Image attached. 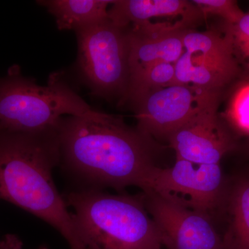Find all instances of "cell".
I'll return each instance as SVG.
<instances>
[{
	"instance_id": "1",
	"label": "cell",
	"mask_w": 249,
	"mask_h": 249,
	"mask_svg": "<svg viewBox=\"0 0 249 249\" xmlns=\"http://www.w3.org/2000/svg\"><path fill=\"white\" fill-rule=\"evenodd\" d=\"M60 160L95 186L142 191L157 165L154 141L121 118L93 109L62 118L58 130Z\"/></svg>"
},
{
	"instance_id": "2",
	"label": "cell",
	"mask_w": 249,
	"mask_h": 249,
	"mask_svg": "<svg viewBox=\"0 0 249 249\" xmlns=\"http://www.w3.org/2000/svg\"><path fill=\"white\" fill-rule=\"evenodd\" d=\"M57 130L37 134L0 131V198L48 223L73 249L74 222L52 177L60 161Z\"/></svg>"
},
{
	"instance_id": "3",
	"label": "cell",
	"mask_w": 249,
	"mask_h": 249,
	"mask_svg": "<svg viewBox=\"0 0 249 249\" xmlns=\"http://www.w3.org/2000/svg\"><path fill=\"white\" fill-rule=\"evenodd\" d=\"M76 229L73 249H162L161 237L141 195L89 188L65 196Z\"/></svg>"
},
{
	"instance_id": "4",
	"label": "cell",
	"mask_w": 249,
	"mask_h": 249,
	"mask_svg": "<svg viewBox=\"0 0 249 249\" xmlns=\"http://www.w3.org/2000/svg\"><path fill=\"white\" fill-rule=\"evenodd\" d=\"M93 109L56 73L47 85L23 76L17 66L0 78V131L48 133L58 129L65 116L85 115Z\"/></svg>"
},
{
	"instance_id": "5",
	"label": "cell",
	"mask_w": 249,
	"mask_h": 249,
	"mask_svg": "<svg viewBox=\"0 0 249 249\" xmlns=\"http://www.w3.org/2000/svg\"><path fill=\"white\" fill-rule=\"evenodd\" d=\"M75 33L78 68L91 94L125 104L131 76L127 29L107 18Z\"/></svg>"
},
{
	"instance_id": "6",
	"label": "cell",
	"mask_w": 249,
	"mask_h": 249,
	"mask_svg": "<svg viewBox=\"0 0 249 249\" xmlns=\"http://www.w3.org/2000/svg\"><path fill=\"white\" fill-rule=\"evenodd\" d=\"M183 42L184 51L175 64L174 83L222 93L238 75L235 42L229 31L222 36L213 31L188 29Z\"/></svg>"
},
{
	"instance_id": "7",
	"label": "cell",
	"mask_w": 249,
	"mask_h": 249,
	"mask_svg": "<svg viewBox=\"0 0 249 249\" xmlns=\"http://www.w3.org/2000/svg\"><path fill=\"white\" fill-rule=\"evenodd\" d=\"M222 93L190 85L173 84L150 90L129 100L137 127L152 141H165Z\"/></svg>"
},
{
	"instance_id": "8",
	"label": "cell",
	"mask_w": 249,
	"mask_h": 249,
	"mask_svg": "<svg viewBox=\"0 0 249 249\" xmlns=\"http://www.w3.org/2000/svg\"><path fill=\"white\" fill-rule=\"evenodd\" d=\"M146 191L208 215L224 202L227 193L220 164H197L178 158L170 168H154L142 191Z\"/></svg>"
},
{
	"instance_id": "9",
	"label": "cell",
	"mask_w": 249,
	"mask_h": 249,
	"mask_svg": "<svg viewBox=\"0 0 249 249\" xmlns=\"http://www.w3.org/2000/svg\"><path fill=\"white\" fill-rule=\"evenodd\" d=\"M142 202L166 249H224L208 214L188 209L152 191L142 192Z\"/></svg>"
},
{
	"instance_id": "10",
	"label": "cell",
	"mask_w": 249,
	"mask_h": 249,
	"mask_svg": "<svg viewBox=\"0 0 249 249\" xmlns=\"http://www.w3.org/2000/svg\"><path fill=\"white\" fill-rule=\"evenodd\" d=\"M220 98H214L170 136L168 142L176 158L197 164H220L224 156L233 150L235 140L218 113Z\"/></svg>"
},
{
	"instance_id": "11",
	"label": "cell",
	"mask_w": 249,
	"mask_h": 249,
	"mask_svg": "<svg viewBox=\"0 0 249 249\" xmlns=\"http://www.w3.org/2000/svg\"><path fill=\"white\" fill-rule=\"evenodd\" d=\"M191 27L189 23L178 19L175 23L148 21L126 28L130 78L160 62L175 64L184 51L185 32Z\"/></svg>"
},
{
	"instance_id": "12",
	"label": "cell",
	"mask_w": 249,
	"mask_h": 249,
	"mask_svg": "<svg viewBox=\"0 0 249 249\" xmlns=\"http://www.w3.org/2000/svg\"><path fill=\"white\" fill-rule=\"evenodd\" d=\"M178 17L194 26L204 16L193 1L186 0H114L108 10L109 20L122 29L152 18Z\"/></svg>"
},
{
	"instance_id": "13",
	"label": "cell",
	"mask_w": 249,
	"mask_h": 249,
	"mask_svg": "<svg viewBox=\"0 0 249 249\" xmlns=\"http://www.w3.org/2000/svg\"><path fill=\"white\" fill-rule=\"evenodd\" d=\"M112 0H40L60 31L80 30L106 20Z\"/></svg>"
},
{
	"instance_id": "14",
	"label": "cell",
	"mask_w": 249,
	"mask_h": 249,
	"mask_svg": "<svg viewBox=\"0 0 249 249\" xmlns=\"http://www.w3.org/2000/svg\"><path fill=\"white\" fill-rule=\"evenodd\" d=\"M225 196L230 222L222 238L224 248L249 249V177L237 180Z\"/></svg>"
},
{
	"instance_id": "15",
	"label": "cell",
	"mask_w": 249,
	"mask_h": 249,
	"mask_svg": "<svg viewBox=\"0 0 249 249\" xmlns=\"http://www.w3.org/2000/svg\"><path fill=\"white\" fill-rule=\"evenodd\" d=\"M175 64L160 62L131 76L127 103L141 93L173 84L175 82Z\"/></svg>"
},
{
	"instance_id": "16",
	"label": "cell",
	"mask_w": 249,
	"mask_h": 249,
	"mask_svg": "<svg viewBox=\"0 0 249 249\" xmlns=\"http://www.w3.org/2000/svg\"><path fill=\"white\" fill-rule=\"evenodd\" d=\"M224 117L232 128L249 137V80L240 85L232 93Z\"/></svg>"
},
{
	"instance_id": "17",
	"label": "cell",
	"mask_w": 249,
	"mask_h": 249,
	"mask_svg": "<svg viewBox=\"0 0 249 249\" xmlns=\"http://www.w3.org/2000/svg\"><path fill=\"white\" fill-rule=\"evenodd\" d=\"M204 17L214 15L223 18L229 25L236 24L245 13L233 0H193Z\"/></svg>"
},
{
	"instance_id": "18",
	"label": "cell",
	"mask_w": 249,
	"mask_h": 249,
	"mask_svg": "<svg viewBox=\"0 0 249 249\" xmlns=\"http://www.w3.org/2000/svg\"><path fill=\"white\" fill-rule=\"evenodd\" d=\"M228 25L227 30L231 34L235 43L249 40V11L245 13L236 24Z\"/></svg>"
},
{
	"instance_id": "19",
	"label": "cell",
	"mask_w": 249,
	"mask_h": 249,
	"mask_svg": "<svg viewBox=\"0 0 249 249\" xmlns=\"http://www.w3.org/2000/svg\"><path fill=\"white\" fill-rule=\"evenodd\" d=\"M22 242L15 235L0 236V249H22Z\"/></svg>"
},
{
	"instance_id": "20",
	"label": "cell",
	"mask_w": 249,
	"mask_h": 249,
	"mask_svg": "<svg viewBox=\"0 0 249 249\" xmlns=\"http://www.w3.org/2000/svg\"><path fill=\"white\" fill-rule=\"evenodd\" d=\"M235 47H238L241 53L248 60L249 64V40L235 43Z\"/></svg>"
},
{
	"instance_id": "21",
	"label": "cell",
	"mask_w": 249,
	"mask_h": 249,
	"mask_svg": "<svg viewBox=\"0 0 249 249\" xmlns=\"http://www.w3.org/2000/svg\"><path fill=\"white\" fill-rule=\"evenodd\" d=\"M37 249H48L46 246H42V247H39Z\"/></svg>"
}]
</instances>
